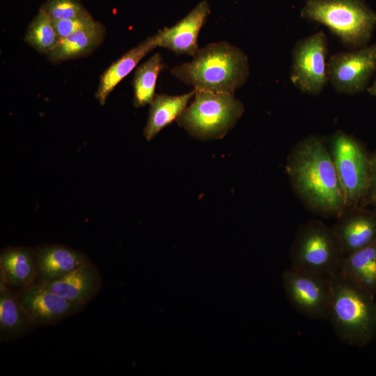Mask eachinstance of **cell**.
<instances>
[{
  "mask_svg": "<svg viewBox=\"0 0 376 376\" xmlns=\"http://www.w3.org/2000/svg\"><path fill=\"white\" fill-rule=\"evenodd\" d=\"M286 173L291 187L311 212L337 217L346 209V199L328 146L322 138L309 135L290 152Z\"/></svg>",
  "mask_w": 376,
  "mask_h": 376,
  "instance_id": "1",
  "label": "cell"
},
{
  "mask_svg": "<svg viewBox=\"0 0 376 376\" xmlns=\"http://www.w3.org/2000/svg\"><path fill=\"white\" fill-rule=\"evenodd\" d=\"M247 56L228 42H212L199 48L193 59L171 70V74L196 90L234 93L249 76Z\"/></svg>",
  "mask_w": 376,
  "mask_h": 376,
  "instance_id": "2",
  "label": "cell"
},
{
  "mask_svg": "<svg viewBox=\"0 0 376 376\" xmlns=\"http://www.w3.org/2000/svg\"><path fill=\"white\" fill-rule=\"evenodd\" d=\"M328 319L338 339L363 347L376 336V301L338 273L331 278Z\"/></svg>",
  "mask_w": 376,
  "mask_h": 376,
  "instance_id": "3",
  "label": "cell"
},
{
  "mask_svg": "<svg viewBox=\"0 0 376 376\" xmlns=\"http://www.w3.org/2000/svg\"><path fill=\"white\" fill-rule=\"evenodd\" d=\"M300 17L325 26L351 49L368 42L376 26V12L364 0H306Z\"/></svg>",
  "mask_w": 376,
  "mask_h": 376,
  "instance_id": "4",
  "label": "cell"
},
{
  "mask_svg": "<svg viewBox=\"0 0 376 376\" xmlns=\"http://www.w3.org/2000/svg\"><path fill=\"white\" fill-rule=\"evenodd\" d=\"M244 111L234 93L196 90L194 99L176 119L178 125L194 138L221 139Z\"/></svg>",
  "mask_w": 376,
  "mask_h": 376,
  "instance_id": "5",
  "label": "cell"
},
{
  "mask_svg": "<svg viewBox=\"0 0 376 376\" xmlns=\"http://www.w3.org/2000/svg\"><path fill=\"white\" fill-rule=\"evenodd\" d=\"M289 255L291 268L329 278L338 272L344 257L333 228L318 219L299 226Z\"/></svg>",
  "mask_w": 376,
  "mask_h": 376,
  "instance_id": "6",
  "label": "cell"
},
{
  "mask_svg": "<svg viewBox=\"0 0 376 376\" xmlns=\"http://www.w3.org/2000/svg\"><path fill=\"white\" fill-rule=\"evenodd\" d=\"M328 148L345 194L346 208L361 206L370 188V157L355 138L341 130L331 135Z\"/></svg>",
  "mask_w": 376,
  "mask_h": 376,
  "instance_id": "7",
  "label": "cell"
},
{
  "mask_svg": "<svg viewBox=\"0 0 376 376\" xmlns=\"http://www.w3.org/2000/svg\"><path fill=\"white\" fill-rule=\"evenodd\" d=\"M327 38L318 31L297 41L292 49L290 80L301 92L319 95L328 82Z\"/></svg>",
  "mask_w": 376,
  "mask_h": 376,
  "instance_id": "8",
  "label": "cell"
},
{
  "mask_svg": "<svg viewBox=\"0 0 376 376\" xmlns=\"http://www.w3.org/2000/svg\"><path fill=\"white\" fill-rule=\"evenodd\" d=\"M282 283L288 301L299 313L313 319H328L331 278L290 267L283 271Z\"/></svg>",
  "mask_w": 376,
  "mask_h": 376,
  "instance_id": "9",
  "label": "cell"
},
{
  "mask_svg": "<svg viewBox=\"0 0 376 376\" xmlns=\"http://www.w3.org/2000/svg\"><path fill=\"white\" fill-rule=\"evenodd\" d=\"M376 70V43L332 55L327 63L328 81L339 93L362 91Z\"/></svg>",
  "mask_w": 376,
  "mask_h": 376,
  "instance_id": "10",
  "label": "cell"
},
{
  "mask_svg": "<svg viewBox=\"0 0 376 376\" xmlns=\"http://www.w3.org/2000/svg\"><path fill=\"white\" fill-rule=\"evenodd\" d=\"M16 292L19 302L36 327L58 324L86 306L70 301L38 283Z\"/></svg>",
  "mask_w": 376,
  "mask_h": 376,
  "instance_id": "11",
  "label": "cell"
},
{
  "mask_svg": "<svg viewBox=\"0 0 376 376\" xmlns=\"http://www.w3.org/2000/svg\"><path fill=\"white\" fill-rule=\"evenodd\" d=\"M332 226L344 256L376 242V212L361 206L346 208Z\"/></svg>",
  "mask_w": 376,
  "mask_h": 376,
  "instance_id": "12",
  "label": "cell"
},
{
  "mask_svg": "<svg viewBox=\"0 0 376 376\" xmlns=\"http://www.w3.org/2000/svg\"><path fill=\"white\" fill-rule=\"evenodd\" d=\"M209 13L207 1H201L175 24L158 31V47L177 54L194 56L199 49L198 38L200 31Z\"/></svg>",
  "mask_w": 376,
  "mask_h": 376,
  "instance_id": "13",
  "label": "cell"
},
{
  "mask_svg": "<svg viewBox=\"0 0 376 376\" xmlns=\"http://www.w3.org/2000/svg\"><path fill=\"white\" fill-rule=\"evenodd\" d=\"M36 283L70 301L86 306L98 294L102 281L98 268L90 260L60 279Z\"/></svg>",
  "mask_w": 376,
  "mask_h": 376,
  "instance_id": "14",
  "label": "cell"
},
{
  "mask_svg": "<svg viewBox=\"0 0 376 376\" xmlns=\"http://www.w3.org/2000/svg\"><path fill=\"white\" fill-rule=\"evenodd\" d=\"M38 280L60 279L90 261L83 253L61 244H45L34 249Z\"/></svg>",
  "mask_w": 376,
  "mask_h": 376,
  "instance_id": "15",
  "label": "cell"
},
{
  "mask_svg": "<svg viewBox=\"0 0 376 376\" xmlns=\"http://www.w3.org/2000/svg\"><path fill=\"white\" fill-rule=\"evenodd\" d=\"M1 281L17 292L38 280L34 249L8 246L0 253Z\"/></svg>",
  "mask_w": 376,
  "mask_h": 376,
  "instance_id": "16",
  "label": "cell"
},
{
  "mask_svg": "<svg viewBox=\"0 0 376 376\" xmlns=\"http://www.w3.org/2000/svg\"><path fill=\"white\" fill-rule=\"evenodd\" d=\"M338 274L375 298L376 242L345 256Z\"/></svg>",
  "mask_w": 376,
  "mask_h": 376,
  "instance_id": "17",
  "label": "cell"
},
{
  "mask_svg": "<svg viewBox=\"0 0 376 376\" xmlns=\"http://www.w3.org/2000/svg\"><path fill=\"white\" fill-rule=\"evenodd\" d=\"M158 47L157 33L147 38L129 50L101 75L95 97L101 105L105 104L108 95L116 85L127 77L139 62L150 51Z\"/></svg>",
  "mask_w": 376,
  "mask_h": 376,
  "instance_id": "18",
  "label": "cell"
},
{
  "mask_svg": "<svg viewBox=\"0 0 376 376\" xmlns=\"http://www.w3.org/2000/svg\"><path fill=\"white\" fill-rule=\"evenodd\" d=\"M105 33L104 26L95 21L68 36L58 40L56 46L47 53L49 60L62 62L86 55L102 42Z\"/></svg>",
  "mask_w": 376,
  "mask_h": 376,
  "instance_id": "19",
  "label": "cell"
},
{
  "mask_svg": "<svg viewBox=\"0 0 376 376\" xmlns=\"http://www.w3.org/2000/svg\"><path fill=\"white\" fill-rule=\"evenodd\" d=\"M0 340L18 339L36 327L17 299L16 291L0 282Z\"/></svg>",
  "mask_w": 376,
  "mask_h": 376,
  "instance_id": "20",
  "label": "cell"
},
{
  "mask_svg": "<svg viewBox=\"0 0 376 376\" xmlns=\"http://www.w3.org/2000/svg\"><path fill=\"white\" fill-rule=\"evenodd\" d=\"M195 89L183 95H156L150 103V111L143 134L150 141L165 127L171 123L187 108Z\"/></svg>",
  "mask_w": 376,
  "mask_h": 376,
  "instance_id": "21",
  "label": "cell"
},
{
  "mask_svg": "<svg viewBox=\"0 0 376 376\" xmlns=\"http://www.w3.org/2000/svg\"><path fill=\"white\" fill-rule=\"evenodd\" d=\"M162 68V56L158 53L137 68L133 80L134 104L136 107H143L152 102L157 79Z\"/></svg>",
  "mask_w": 376,
  "mask_h": 376,
  "instance_id": "22",
  "label": "cell"
},
{
  "mask_svg": "<svg viewBox=\"0 0 376 376\" xmlns=\"http://www.w3.org/2000/svg\"><path fill=\"white\" fill-rule=\"evenodd\" d=\"M59 38L53 21L40 8L30 23L24 40L40 53H47L57 44Z\"/></svg>",
  "mask_w": 376,
  "mask_h": 376,
  "instance_id": "23",
  "label": "cell"
},
{
  "mask_svg": "<svg viewBox=\"0 0 376 376\" xmlns=\"http://www.w3.org/2000/svg\"><path fill=\"white\" fill-rule=\"evenodd\" d=\"M41 8L53 22L88 13L79 0H46Z\"/></svg>",
  "mask_w": 376,
  "mask_h": 376,
  "instance_id": "24",
  "label": "cell"
},
{
  "mask_svg": "<svg viewBox=\"0 0 376 376\" xmlns=\"http://www.w3.org/2000/svg\"><path fill=\"white\" fill-rule=\"evenodd\" d=\"M95 22L89 13L69 19L54 21L53 24L59 39L65 38L76 31Z\"/></svg>",
  "mask_w": 376,
  "mask_h": 376,
  "instance_id": "25",
  "label": "cell"
},
{
  "mask_svg": "<svg viewBox=\"0 0 376 376\" xmlns=\"http://www.w3.org/2000/svg\"><path fill=\"white\" fill-rule=\"evenodd\" d=\"M370 188L366 202L376 205V153L370 157Z\"/></svg>",
  "mask_w": 376,
  "mask_h": 376,
  "instance_id": "26",
  "label": "cell"
},
{
  "mask_svg": "<svg viewBox=\"0 0 376 376\" xmlns=\"http://www.w3.org/2000/svg\"><path fill=\"white\" fill-rule=\"evenodd\" d=\"M369 93L373 96H376V79L374 83L368 88Z\"/></svg>",
  "mask_w": 376,
  "mask_h": 376,
  "instance_id": "27",
  "label": "cell"
}]
</instances>
